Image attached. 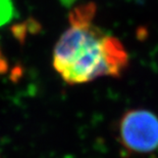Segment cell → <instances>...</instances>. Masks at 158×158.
Wrapping results in <instances>:
<instances>
[{"mask_svg": "<svg viewBox=\"0 0 158 158\" xmlns=\"http://www.w3.org/2000/svg\"><path fill=\"white\" fill-rule=\"evenodd\" d=\"M129 61L123 43L92 23L70 25L52 55L53 68L69 85L85 84L100 77H120Z\"/></svg>", "mask_w": 158, "mask_h": 158, "instance_id": "1", "label": "cell"}, {"mask_svg": "<svg viewBox=\"0 0 158 158\" xmlns=\"http://www.w3.org/2000/svg\"><path fill=\"white\" fill-rule=\"evenodd\" d=\"M119 143L129 152L147 154L158 149V117L146 109L126 111L117 125Z\"/></svg>", "mask_w": 158, "mask_h": 158, "instance_id": "2", "label": "cell"}, {"mask_svg": "<svg viewBox=\"0 0 158 158\" xmlns=\"http://www.w3.org/2000/svg\"><path fill=\"white\" fill-rule=\"evenodd\" d=\"M96 13V6L94 3H88L78 6L69 15L70 25H83L92 23Z\"/></svg>", "mask_w": 158, "mask_h": 158, "instance_id": "3", "label": "cell"}, {"mask_svg": "<svg viewBox=\"0 0 158 158\" xmlns=\"http://www.w3.org/2000/svg\"><path fill=\"white\" fill-rule=\"evenodd\" d=\"M15 8H13L12 0H0V27L8 23L13 16Z\"/></svg>", "mask_w": 158, "mask_h": 158, "instance_id": "4", "label": "cell"}, {"mask_svg": "<svg viewBox=\"0 0 158 158\" xmlns=\"http://www.w3.org/2000/svg\"><path fill=\"white\" fill-rule=\"evenodd\" d=\"M7 68H8L7 61H6V59L3 56L1 49H0V74H4L7 71Z\"/></svg>", "mask_w": 158, "mask_h": 158, "instance_id": "5", "label": "cell"}, {"mask_svg": "<svg viewBox=\"0 0 158 158\" xmlns=\"http://www.w3.org/2000/svg\"><path fill=\"white\" fill-rule=\"evenodd\" d=\"M0 158H1V157H0Z\"/></svg>", "mask_w": 158, "mask_h": 158, "instance_id": "6", "label": "cell"}]
</instances>
